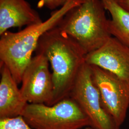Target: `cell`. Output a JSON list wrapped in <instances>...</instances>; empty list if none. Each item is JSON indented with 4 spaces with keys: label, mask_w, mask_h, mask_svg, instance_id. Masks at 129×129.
<instances>
[{
    "label": "cell",
    "mask_w": 129,
    "mask_h": 129,
    "mask_svg": "<svg viewBox=\"0 0 129 129\" xmlns=\"http://www.w3.org/2000/svg\"><path fill=\"white\" fill-rule=\"evenodd\" d=\"M36 52L45 56L51 66L54 88L53 105L69 97L78 73L86 63V54L82 49L57 26L42 36Z\"/></svg>",
    "instance_id": "1"
},
{
    "label": "cell",
    "mask_w": 129,
    "mask_h": 129,
    "mask_svg": "<svg viewBox=\"0 0 129 129\" xmlns=\"http://www.w3.org/2000/svg\"><path fill=\"white\" fill-rule=\"evenodd\" d=\"M83 1L69 0L41 23L28 26L18 32L7 31L1 36V64L8 68L18 84L21 83L23 72L32 60L33 53L36 50L42 36L57 26L69 10Z\"/></svg>",
    "instance_id": "2"
},
{
    "label": "cell",
    "mask_w": 129,
    "mask_h": 129,
    "mask_svg": "<svg viewBox=\"0 0 129 129\" xmlns=\"http://www.w3.org/2000/svg\"><path fill=\"white\" fill-rule=\"evenodd\" d=\"M106 10L102 0H83L69 10L57 26L87 55L101 47L112 36Z\"/></svg>",
    "instance_id": "3"
},
{
    "label": "cell",
    "mask_w": 129,
    "mask_h": 129,
    "mask_svg": "<svg viewBox=\"0 0 129 129\" xmlns=\"http://www.w3.org/2000/svg\"><path fill=\"white\" fill-rule=\"evenodd\" d=\"M22 116L35 129H80L90 122L77 103L68 97L49 106L28 103Z\"/></svg>",
    "instance_id": "4"
},
{
    "label": "cell",
    "mask_w": 129,
    "mask_h": 129,
    "mask_svg": "<svg viewBox=\"0 0 129 129\" xmlns=\"http://www.w3.org/2000/svg\"><path fill=\"white\" fill-rule=\"evenodd\" d=\"M69 96L88 117L92 129H120L104 109L100 92L93 80L90 65L86 63L80 69Z\"/></svg>",
    "instance_id": "5"
},
{
    "label": "cell",
    "mask_w": 129,
    "mask_h": 129,
    "mask_svg": "<svg viewBox=\"0 0 129 129\" xmlns=\"http://www.w3.org/2000/svg\"><path fill=\"white\" fill-rule=\"evenodd\" d=\"M90 67L102 106L120 127L124 122L129 108V82L97 66Z\"/></svg>",
    "instance_id": "6"
},
{
    "label": "cell",
    "mask_w": 129,
    "mask_h": 129,
    "mask_svg": "<svg viewBox=\"0 0 129 129\" xmlns=\"http://www.w3.org/2000/svg\"><path fill=\"white\" fill-rule=\"evenodd\" d=\"M49 65L45 56L36 54L24 71L20 89L28 103L53 105L54 88Z\"/></svg>",
    "instance_id": "7"
},
{
    "label": "cell",
    "mask_w": 129,
    "mask_h": 129,
    "mask_svg": "<svg viewBox=\"0 0 129 129\" xmlns=\"http://www.w3.org/2000/svg\"><path fill=\"white\" fill-rule=\"evenodd\" d=\"M85 62L114 74L129 82V47L114 37L86 55Z\"/></svg>",
    "instance_id": "8"
},
{
    "label": "cell",
    "mask_w": 129,
    "mask_h": 129,
    "mask_svg": "<svg viewBox=\"0 0 129 129\" xmlns=\"http://www.w3.org/2000/svg\"><path fill=\"white\" fill-rule=\"evenodd\" d=\"M43 22L39 14L25 0H0V35L13 27Z\"/></svg>",
    "instance_id": "9"
},
{
    "label": "cell",
    "mask_w": 129,
    "mask_h": 129,
    "mask_svg": "<svg viewBox=\"0 0 129 129\" xmlns=\"http://www.w3.org/2000/svg\"><path fill=\"white\" fill-rule=\"evenodd\" d=\"M28 104L9 69L1 64L0 119L22 116Z\"/></svg>",
    "instance_id": "10"
},
{
    "label": "cell",
    "mask_w": 129,
    "mask_h": 129,
    "mask_svg": "<svg viewBox=\"0 0 129 129\" xmlns=\"http://www.w3.org/2000/svg\"><path fill=\"white\" fill-rule=\"evenodd\" d=\"M111 16L109 30L111 36L129 47V12L118 5L116 0H102Z\"/></svg>",
    "instance_id": "11"
},
{
    "label": "cell",
    "mask_w": 129,
    "mask_h": 129,
    "mask_svg": "<svg viewBox=\"0 0 129 129\" xmlns=\"http://www.w3.org/2000/svg\"><path fill=\"white\" fill-rule=\"evenodd\" d=\"M0 129H35L28 124L22 116L0 119Z\"/></svg>",
    "instance_id": "12"
},
{
    "label": "cell",
    "mask_w": 129,
    "mask_h": 129,
    "mask_svg": "<svg viewBox=\"0 0 129 129\" xmlns=\"http://www.w3.org/2000/svg\"><path fill=\"white\" fill-rule=\"evenodd\" d=\"M69 0H39L38 7H45L50 10H54L58 7L64 6Z\"/></svg>",
    "instance_id": "13"
},
{
    "label": "cell",
    "mask_w": 129,
    "mask_h": 129,
    "mask_svg": "<svg viewBox=\"0 0 129 129\" xmlns=\"http://www.w3.org/2000/svg\"><path fill=\"white\" fill-rule=\"evenodd\" d=\"M118 5L129 12V0H116Z\"/></svg>",
    "instance_id": "14"
},
{
    "label": "cell",
    "mask_w": 129,
    "mask_h": 129,
    "mask_svg": "<svg viewBox=\"0 0 129 129\" xmlns=\"http://www.w3.org/2000/svg\"><path fill=\"white\" fill-rule=\"evenodd\" d=\"M85 129H92L91 127H87L86 128H85Z\"/></svg>",
    "instance_id": "15"
}]
</instances>
